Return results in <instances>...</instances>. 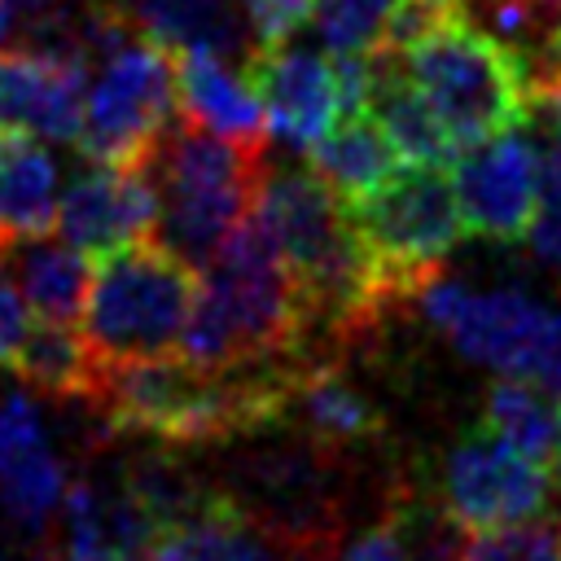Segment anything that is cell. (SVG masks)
<instances>
[{
  "label": "cell",
  "mask_w": 561,
  "mask_h": 561,
  "mask_svg": "<svg viewBox=\"0 0 561 561\" xmlns=\"http://www.w3.org/2000/svg\"><path fill=\"white\" fill-rule=\"evenodd\" d=\"M399 57L460 149L530 118V92L513 53L469 18L447 22Z\"/></svg>",
  "instance_id": "obj_7"
},
{
  "label": "cell",
  "mask_w": 561,
  "mask_h": 561,
  "mask_svg": "<svg viewBox=\"0 0 561 561\" xmlns=\"http://www.w3.org/2000/svg\"><path fill=\"white\" fill-rule=\"evenodd\" d=\"M66 465L26 390L0 394V522L26 539H53L66 500Z\"/></svg>",
  "instance_id": "obj_12"
},
{
  "label": "cell",
  "mask_w": 561,
  "mask_h": 561,
  "mask_svg": "<svg viewBox=\"0 0 561 561\" xmlns=\"http://www.w3.org/2000/svg\"><path fill=\"white\" fill-rule=\"evenodd\" d=\"M114 4L131 18V26L145 39L162 44L167 53L206 48L241 66H250V57L259 53L241 0H114Z\"/></svg>",
  "instance_id": "obj_18"
},
{
  "label": "cell",
  "mask_w": 561,
  "mask_h": 561,
  "mask_svg": "<svg viewBox=\"0 0 561 561\" xmlns=\"http://www.w3.org/2000/svg\"><path fill=\"white\" fill-rule=\"evenodd\" d=\"M88 70L66 57L0 53V131L79 145Z\"/></svg>",
  "instance_id": "obj_16"
},
{
  "label": "cell",
  "mask_w": 561,
  "mask_h": 561,
  "mask_svg": "<svg viewBox=\"0 0 561 561\" xmlns=\"http://www.w3.org/2000/svg\"><path fill=\"white\" fill-rule=\"evenodd\" d=\"M416 302L469 364L535 381L561 399V302H543L517 285L473 289L438 272L421 285Z\"/></svg>",
  "instance_id": "obj_6"
},
{
  "label": "cell",
  "mask_w": 561,
  "mask_h": 561,
  "mask_svg": "<svg viewBox=\"0 0 561 561\" xmlns=\"http://www.w3.org/2000/svg\"><path fill=\"white\" fill-rule=\"evenodd\" d=\"M140 561H158V557H153V552H149V557H140Z\"/></svg>",
  "instance_id": "obj_35"
},
{
  "label": "cell",
  "mask_w": 561,
  "mask_h": 561,
  "mask_svg": "<svg viewBox=\"0 0 561 561\" xmlns=\"http://www.w3.org/2000/svg\"><path fill=\"white\" fill-rule=\"evenodd\" d=\"M57 232L83 254H110L158 232V188L145 167L92 162L57 206Z\"/></svg>",
  "instance_id": "obj_13"
},
{
  "label": "cell",
  "mask_w": 561,
  "mask_h": 561,
  "mask_svg": "<svg viewBox=\"0 0 561 561\" xmlns=\"http://www.w3.org/2000/svg\"><path fill=\"white\" fill-rule=\"evenodd\" d=\"M245 70L263 96L267 131L289 149L316 145L337 118H346L333 53L280 44V48L254 53Z\"/></svg>",
  "instance_id": "obj_14"
},
{
  "label": "cell",
  "mask_w": 561,
  "mask_h": 561,
  "mask_svg": "<svg viewBox=\"0 0 561 561\" xmlns=\"http://www.w3.org/2000/svg\"><path fill=\"white\" fill-rule=\"evenodd\" d=\"M548 465L522 456L491 430L460 438L443 460V504L469 530L530 522L548 508Z\"/></svg>",
  "instance_id": "obj_10"
},
{
  "label": "cell",
  "mask_w": 561,
  "mask_h": 561,
  "mask_svg": "<svg viewBox=\"0 0 561 561\" xmlns=\"http://www.w3.org/2000/svg\"><path fill=\"white\" fill-rule=\"evenodd\" d=\"M302 364H241L206 368L184 355L105 364L96 412L114 430L149 434L171 447H215L285 421L289 390Z\"/></svg>",
  "instance_id": "obj_1"
},
{
  "label": "cell",
  "mask_w": 561,
  "mask_h": 561,
  "mask_svg": "<svg viewBox=\"0 0 561 561\" xmlns=\"http://www.w3.org/2000/svg\"><path fill=\"white\" fill-rule=\"evenodd\" d=\"M158 543V530L131 495L123 469L88 473L66 486L57 548L61 561H140Z\"/></svg>",
  "instance_id": "obj_15"
},
{
  "label": "cell",
  "mask_w": 561,
  "mask_h": 561,
  "mask_svg": "<svg viewBox=\"0 0 561 561\" xmlns=\"http://www.w3.org/2000/svg\"><path fill=\"white\" fill-rule=\"evenodd\" d=\"M175 105L184 118L263 149L267 140V110L263 96L250 79V70L232 57L206 53V48H188L175 53Z\"/></svg>",
  "instance_id": "obj_17"
},
{
  "label": "cell",
  "mask_w": 561,
  "mask_h": 561,
  "mask_svg": "<svg viewBox=\"0 0 561 561\" xmlns=\"http://www.w3.org/2000/svg\"><path fill=\"white\" fill-rule=\"evenodd\" d=\"M263 167V149L228 140L175 110L145 158V171L158 188L153 237L184 263L202 267L254 210Z\"/></svg>",
  "instance_id": "obj_4"
},
{
  "label": "cell",
  "mask_w": 561,
  "mask_h": 561,
  "mask_svg": "<svg viewBox=\"0 0 561 561\" xmlns=\"http://www.w3.org/2000/svg\"><path fill=\"white\" fill-rule=\"evenodd\" d=\"M535 110H543V118H548V127H552V136H557V145H561V83H552L535 105H530V114Z\"/></svg>",
  "instance_id": "obj_33"
},
{
  "label": "cell",
  "mask_w": 561,
  "mask_h": 561,
  "mask_svg": "<svg viewBox=\"0 0 561 561\" xmlns=\"http://www.w3.org/2000/svg\"><path fill=\"white\" fill-rule=\"evenodd\" d=\"M197 272V302L180 337L184 359L241 368L302 355V298L254 210Z\"/></svg>",
  "instance_id": "obj_2"
},
{
  "label": "cell",
  "mask_w": 561,
  "mask_h": 561,
  "mask_svg": "<svg viewBox=\"0 0 561 561\" xmlns=\"http://www.w3.org/2000/svg\"><path fill=\"white\" fill-rule=\"evenodd\" d=\"M526 237L535 259L561 276V145L539 153V202Z\"/></svg>",
  "instance_id": "obj_29"
},
{
  "label": "cell",
  "mask_w": 561,
  "mask_h": 561,
  "mask_svg": "<svg viewBox=\"0 0 561 561\" xmlns=\"http://www.w3.org/2000/svg\"><path fill=\"white\" fill-rule=\"evenodd\" d=\"M346 456L355 451L324 447L298 430L232 456L219 491L285 561H337L351 504Z\"/></svg>",
  "instance_id": "obj_3"
},
{
  "label": "cell",
  "mask_w": 561,
  "mask_h": 561,
  "mask_svg": "<svg viewBox=\"0 0 561 561\" xmlns=\"http://www.w3.org/2000/svg\"><path fill=\"white\" fill-rule=\"evenodd\" d=\"M175 110V61L136 31L88 66L79 145L92 162L145 167Z\"/></svg>",
  "instance_id": "obj_9"
},
{
  "label": "cell",
  "mask_w": 561,
  "mask_h": 561,
  "mask_svg": "<svg viewBox=\"0 0 561 561\" xmlns=\"http://www.w3.org/2000/svg\"><path fill=\"white\" fill-rule=\"evenodd\" d=\"M123 478H127L131 495L140 500V508L149 513L158 535L180 530V526H188V522H197L224 504V491L215 482H206L188 460H180L171 443H158L149 451L127 456Z\"/></svg>",
  "instance_id": "obj_25"
},
{
  "label": "cell",
  "mask_w": 561,
  "mask_h": 561,
  "mask_svg": "<svg viewBox=\"0 0 561 561\" xmlns=\"http://www.w3.org/2000/svg\"><path fill=\"white\" fill-rule=\"evenodd\" d=\"M9 373L39 394L96 403L101 381H105V359L96 355L83 329L61 324V320H35L22 346L13 351Z\"/></svg>",
  "instance_id": "obj_22"
},
{
  "label": "cell",
  "mask_w": 561,
  "mask_h": 561,
  "mask_svg": "<svg viewBox=\"0 0 561 561\" xmlns=\"http://www.w3.org/2000/svg\"><path fill=\"white\" fill-rule=\"evenodd\" d=\"M552 473H557V486H561V421H557V451H552Z\"/></svg>",
  "instance_id": "obj_34"
},
{
  "label": "cell",
  "mask_w": 561,
  "mask_h": 561,
  "mask_svg": "<svg viewBox=\"0 0 561 561\" xmlns=\"http://www.w3.org/2000/svg\"><path fill=\"white\" fill-rule=\"evenodd\" d=\"M399 149L386 136V127L364 110L351 118H337L316 145H307V167L351 206L368 193H377L399 171Z\"/></svg>",
  "instance_id": "obj_24"
},
{
  "label": "cell",
  "mask_w": 561,
  "mask_h": 561,
  "mask_svg": "<svg viewBox=\"0 0 561 561\" xmlns=\"http://www.w3.org/2000/svg\"><path fill=\"white\" fill-rule=\"evenodd\" d=\"M346 210L394 307L416 298L421 285L438 272V263L465 237L456 184L443 167L408 162V171H394L377 193L351 202Z\"/></svg>",
  "instance_id": "obj_8"
},
{
  "label": "cell",
  "mask_w": 561,
  "mask_h": 561,
  "mask_svg": "<svg viewBox=\"0 0 561 561\" xmlns=\"http://www.w3.org/2000/svg\"><path fill=\"white\" fill-rule=\"evenodd\" d=\"M561 557V517H530L495 530H473L460 561H557Z\"/></svg>",
  "instance_id": "obj_28"
},
{
  "label": "cell",
  "mask_w": 561,
  "mask_h": 561,
  "mask_svg": "<svg viewBox=\"0 0 561 561\" xmlns=\"http://www.w3.org/2000/svg\"><path fill=\"white\" fill-rule=\"evenodd\" d=\"M368 114L386 127L403 162L447 167L460 153V145L447 136V127L438 123V114L430 110L394 48L368 53Z\"/></svg>",
  "instance_id": "obj_19"
},
{
  "label": "cell",
  "mask_w": 561,
  "mask_h": 561,
  "mask_svg": "<svg viewBox=\"0 0 561 561\" xmlns=\"http://www.w3.org/2000/svg\"><path fill=\"white\" fill-rule=\"evenodd\" d=\"M557 561H561V557H557Z\"/></svg>",
  "instance_id": "obj_36"
},
{
  "label": "cell",
  "mask_w": 561,
  "mask_h": 561,
  "mask_svg": "<svg viewBox=\"0 0 561 561\" xmlns=\"http://www.w3.org/2000/svg\"><path fill=\"white\" fill-rule=\"evenodd\" d=\"M557 421H561L557 394L522 377H500L482 399V430H491L495 438H504L508 447H517L539 465H552Z\"/></svg>",
  "instance_id": "obj_26"
},
{
  "label": "cell",
  "mask_w": 561,
  "mask_h": 561,
  "mask_svg": "<svg viewBox=\"0 0 561 561\" xmlns=\"http://www.w3.org/2000/svg\"><path fill=\"white\" fill-rule=\"evenodd\" d=\"M202 272L158 237L101 254L83 307V333L105 364L175 355Z\"/></svg>",
  "instance_id": "obj_5"
},
{
  "label": "cell",
  "mask_w": 561,
  "mask_h": 561,
  "mask_svg": "<svg viewBox=\"0 0 561 561\" xmlns=\"http://www.w3.org/2000/svg\"><path fill=\"white\" fill-rule=\"evenodd\" d=\"M451 167L465 232L500 245L522 241L530 232L539 202V149L522 127L495 131L460 149Z\"/></svg>",
  "instance_id": "obj_11"
},
{
  "label": "cell",
  "mask_w": 561,
  "mask_h": 561,
  "mask_svg": "<svg viewBox=\"0 0 561 561\" xmlns=\"http://www.w3.org/2000/svg\"><path fill=\"white\" fill-rule=\"evenodd\" d=\"M399 0H316V44L324 53H355L368 57L386 44V26Z\"/></svg>",
  "instance_id": "obj_27"
},
{
  "label": "cell",
  "mask_w": 561,
  "mask_h": 561,
  "mask_svg": "<svg viewBox=\"0 0 561 561\" xmlns=\"http://www.w3.org/2000/svg\"><path fill=\"white\" fill-rule=\"evenodd\" d=\"M241 4H245V22H250V35H254L259 53L289 44V35L316 9V0H241Z\"/></svg>",
  "instance_id": "obj_30"
},
{
  "label": "cell",
  "mask_w": 561,
  "mask_h": 561,
  "mask_svg": "<svg viewBox=\"0 0 561 561\" xmlns=\"http://www.w3.org/2000/svg\"><path fill=\"white\" fill-rule=\"evenodd\" d=\"M26 329H31V307L22 302L18 285L9 280V272H4V263H0V364H4V368H9L13 351L22 346Z\"/></svg>",
  "instance_id": "obj_32"
},
{
  "label": "cell",
  "mask_w": 561,
  "mask_h": 561,
  "mask_svg": "<svg viewBox=\"0 0 561 561\" xmlns=\"http://www.w3.org/2000/svg\"><path fill=\"white\" fill-rule=\"evenodd\" d=\"M0 263L9 280L18 285L22 302L31 307V316L61 320V324L83 320L88 289H92V263L79 245H70L66 237L53 241L48 232L13 237V241H0Z\"/></svg>",
  "instance_id": "obj_20"
},
{
  "label": "cell",
  "mask_w": 561,
  "mask_h": 561,
  "mask_svg": "<svg viewBox=\"0 0 561 561\" xmlns=\"http://www.w3.org/2000/svg\"><path fill=\"white\" fill-rule=\"evenodd\" d=\"M337 561H412V557H408V543H403V530H399V522H394V513H390V504H386V513H381Z\"/></svg>",
  "instance_id": "obj_31"
},
{
  "label": "cell",
  "mask_w": 561,
  "mask_h": 561,
  "mask_svg": "<svg viewBox=\"0 0 561 561\" xmlns=\"http://www.w3.org/2000/svg\"><path fill=\"white\" fill-rule=\"evenodd\" d=\"M61 167L39 136L0 131V241L57 228Z\"/></svg>",
  "instance_id": "obj_21"
},
{
  "label": "cell",
  "mask_w": 561,
  "mask_h": 561,
  "mask_svg": "<svg viewBox=\"0 0 561 561\" xmlns=\"http://www.w3.org/2000/svg\"><path fill=\"white\" fill-rule=\"evenodd\" d=\"M285 421L298 425L307 438L337 447V451H355L381 434L377 408L329 364H302L298 368Z\"/></svg>",
  "instance_id": "obj_23"
}]
</instances>
